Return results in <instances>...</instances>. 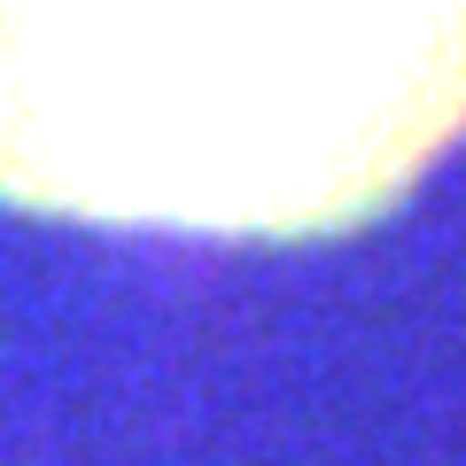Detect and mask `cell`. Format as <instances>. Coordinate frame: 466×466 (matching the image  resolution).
Wrapping results in <instances>:
<instances>
[{
    "mask_svg": "<svg viewBox=\"0 0 466 466\" xmlns=\"http://www.w3.org/2000/svg\"><path fill=\"white\" fill-rule=\"evenodd\" d=\"M466 133V0H0V202L311 241Z\"/></svg>",
    "mask_w": 466,
    "mask_h": 466,
    "instance_id": "1",
    "label": "cell"
}]
</instances>
